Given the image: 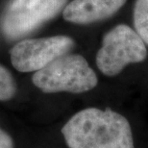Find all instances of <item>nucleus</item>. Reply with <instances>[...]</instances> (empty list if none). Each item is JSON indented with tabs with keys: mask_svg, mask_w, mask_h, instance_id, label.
I'll use <instances>...</instances> for the list:
<instances>
[{
	"mask_svg": "<svg viewBox=\"0 0 148 148\" xmlns=\"http://www.w3.org/2000/svg\"><path fill=\"white\" fill-rule=\"evenodd\" d=\"M147 57L145 43L136 31L120 24L103 38L96 55V66L107 76L117 75L130 64L140 63Z\"/></svg>",
	"mask_w": 148,
	"mask_h": 148,
	"instance_id": "20e7f679",
	"label": "nucleus"
},
{
	"mask_svg": "<svg viewBox=\"0 0 148 148\" xmlns=\"http://www.w3.org/2000/svg\"><path fill=\"white\" fill-rule=\"evenodd\" d=\"M74 45V40L67 36L26 38L12 47L11 63L19 72H36L69 53Z\"/></svg>",
	"mask_w": 148,
	"mask_h": 148,
	"instance_id": "39448f33",
	"label": "nucleus"
},
{
	"mask_svg": "<svg viewBox=\"0 0 148 148\" xmlns=\"http://www.w3.org/2000/svg\"><path fill=\"white\" fill-rule=\"evenodd\" d=\"M0 148H14L13 138L0 127Z\"/></svg>",
	"mask_w": 148,
	"mask_h": 148,
	"instance_id": "1a4fd4ad",
	"label": "nucleus"
},
{
	"mask_svg": "<svg viewBox=\"0 0 148 148\" xmlns=\"http://www.w3.org/2000/svg\"><path fill=\"white\" fill-rule=\"evenodd\" d=\"M136 32L148 44V0H137L134 9Z\"/></svg>",
	"mask_w": 148,
	"mask_h": 148,
	"instance_id": "0eeeda50",
	"label": "nucleus"
},
{
	"mask_svg": "<svg viewBox=\"0 0 148 148\" xmlns=\"http://www.w3.org/2000/svg\"><path fill=\"white\" fill-rule=\"evenodd\" d=\"M32 82L44 93H82L95 88L98 80L83 56L67 53L35 72Z\"/></svg>",
	"mask_w": 148,
	"mask_h": 148,
	"instance_id": "f03ea898",
	"label": "nucleus"
},
{
	"mask_svg": "<svg viewBox=\"0 0 148 148\" xmlns=\"http://www.w3.org/2000/svg\"><path fill=\"white\" fill-rule=\"evenodd\" d=\"M16 84L12 73L0 64V101H9L16 95Z\"/></svg>",
	"mask_w": 148,
	"mask_h": 148,
	"instance_id": "6e6552de",
	"label": "nucleus"
},
{
	"mask_svg": "<svg viewBox=\"0 0 148 148\" xmlns=\"http://www.w3.org/2000/svg\"><path fill=\"white\" fill-rule=\"evenodd\" d=\"M67 0H11L0 18V30L6 38L28 36L64 10Z\"/></svg>",
	"mask_w": 148,
	"mask_h": 148,
	"instance_id": "7ed1b4c3",
	"label": "nucleus"
},
{
	"mask_svg": "<svg viewBox=\"0 0 148 148\" xmlns=\"http://www.w3.org/2000/svg\"><path fill=\"white\" fill-rule=\"evenodd\" d=\"M62 134L69 148H134L129 121L110 109L87 108L76 112Z\"/></svg>",
	"mask_w": 148,
	"mask_h": 148,
	"instance_id": "f257e3e1",
	"label": "nucleus"
},
{
	"mask_svg": "<svg viewBox=\"0 0 148 148\" xmlns=\"http://www.w3.org/2000/svg\"><path fill=\"white\" fill-rule=\"evenodd\" d=\"M126 0H73L64 7L63 16L66 21L88 24L114 14Z\"/></svg>",
	"mask_w": 148,
	"mask_h": 148,
	"instance_id": "423d86ee",
	"label": "nucleus"
}]
</instances>
